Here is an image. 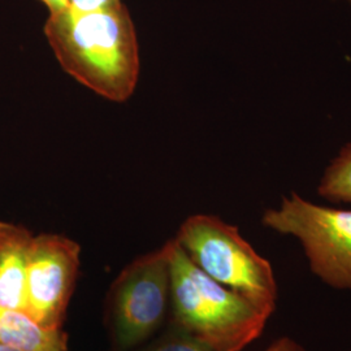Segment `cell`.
Instances as JSON below:
<instances>
[{
  "mask_svg": "<svg viewBox=\"0 0 351 351\" xmlns=\"http://www.w3.org/2000/svg\"><path fill=\"white\" fill-rule=\"evenodd\" d=\"M317 191L328 201L351 203V142L326 168Z\"/></svg>",
  "mask_w": 351,
  "mask_h": 351,
  "instance_id": "obj_9",
  "label": "cell"
},
{
  "mask_svg": "<svg viewBox=\"0 0 351 351\" xmlns=\"http://www.w3.org/2000/svg\"><path fill=\"white\" fill-rule=\"evenodd\" d=\"M68 337L47 329L23 310L0 306V343L21 351H66Z\"/></svg>",
  "mask_w": 351,
  "mask_h": 351,
  "instance_id": "obj_8",
  "label": "cell"
},
{
  "mask_svg": "<svg viewBox=\"0 0 351 351\" xmlns=\"http://www.w3.org/2000/svg\"><path fill=\"white\" fill-rule=\"evenodd\" d=\"M130 351H217L186 330L168 322L158 335Z\"/></svg>",
  "mask_w": 351,
  "mask_h": 351,
  "instance_id": "obj_10",
  "label": "cell"
},
{
  "mask_svg": "<svg viewBox=\"0 0 351 351\" xmlns=\"http://www.w3.org/2000/svg\"><path fill=\"white\" fill-rule=\"evenodd\" d=\"M175 241L207 276L268 314L276 311L278 287L272 264L241 236L237 226L213 215H191L180 226Z\"/></svg>",
  "mask_w": 351,
  "mask_h": 351,
  "instance_id": "obj_3",
  "label": "cell"
},
{
  "mask_svg": "<svg viewBox=\"0 0 351 351\" xmlns=\"http://www.w3.org/2000/svg\"><path fill=\"white\" fill-rule=\"evenodd\" d=\"M47 8L50 14L53 13L62 12L66 8H69V1L68 0H40Z\"/></svg>",
  "mask_w": 351,
  "mask_h": 351,
  "instance_id": "obj_13",
  "label": "cell"
},
{
  "mask_svg": "<svg viewBox=\"0 0 351 351\" xmlns=\"http://www.w3.org/2000/svg\"><path fill=\"white\" fill-rule=\"evenodd\" d=\"M33 233L0 220V306L24 311L26 267Z\"/></svg>",
  "mask_w": 351,
  "mask_h": 351,
  "instance_id": "obj_7",
  "label": "cell"
},
{
  "mask_svg": "<svg viewBox=\"0 0 351 351\" xmlns=\"http://www.w3.org/2000/svg\"><path fill=\"white\" fill-rule=\"evenodd\" d=\"M263 351H307L306 348L297 339L288 336L275 339L267 349Z\"/></svg>",
  "mask_w": 351,
  "mask_h": 351,
  "instance_id": "obj_12",
  "label": "cell"
},
{
  "mask_svg": "<svg viewBox=\"0 0 351 351\" xmlns=\"http://www.w3.org/2000/svg\"><path fill=\"white\" fill-rule=\"evenodd\" d=\"M171 308L168 243L134 259L113 280L104 324L113 351H130L163 329Z\"/></svg>",
  "mask_w": 351,
  "mask_h": 351,
  "instance_id": "obj_4",
  "label": "cell"
},
{
  "mask_svg": "<svg viewBox=\"0 0 351 351\" xmlns=\"http://www.w3.org/2000/svg\"><path fill=\"white\" fill-rule=\"evenodd\" d=\"M0 351H21V350H17V349H13V348H10V346H5V345H3V343H0Z\"/></svg>",
  "mask_w": 351,
  "mask_h": 351,
  "instance_id": "obj_14",
  "label": "cell"
},
{
  "mask_svg": "<svg viewBox=\"0 0 351 351\" xmlns=\"http://www.w3.org/2000/svg\"><path fill=\"white\" fill-rule=\"evenodd\" d=\"M45 34L64 72L81 85L117 103L133 95L141 58L136 27L123 3L101 11L66 8L50 14Z\"/></svg>",
  "mask_w": 351,
  "mask_h": 351,
  "instance_id": "obj_1",
  "label": "cell"
},
{
  "mask_svg": "<svg viewBox=\"0 0 351 351\" xmlns=\"http://www.w3.org/2000/svg\"><path fill=\"white\" fill-rule=\"evenodd\" d=\"M81 246L53 233L33 236L26 267L24 311L38 324L62 330L75 291Z\"/></svg>",
  "mask_w": 351,
  "mask_h": 351,
  "instance_id": "obj_6",
  "label": "cell"
},
{
  "mask_svg": "<svg viewBox=\"0 0 351 351\" xmlns=\"http://www.w3.org/2000/svg\"><path fill=\"white\" fill-rule=\"evenodd\" d=\"M349 1H350V3H351V0H349Z\"/></svg>",
  "mask_w": 351,
  "mask_h": 351,
  "instance_id": "obj_15",
  "label": "cell"
},
{
  "mask_svg": "<svg viewBox=\"0 0 351 351\" xmlns=\"http://www.w3.org/2000/svg\"><path fill=\"white\" fill-rule=\"evenodd\" d=\"M264 226L301 242L310 271L326 285L351 290V210L320 206L293 193L263 215Z\"/></svg>",
  "mask_w": 351,
  "mask_h": 351,
  "instance_id": "obj_5",
  "label": "cell"
},
{
  "mask_svg": "<svg viewBox=\"0 0 351 351\" xmlns=\"http://www.w3.org/2000/svg\"><path fill=\"white\" fill-rule=\"evenodd\" d=\"M167 243L171 264L169 323L217 351H242L259 339L272 315L207 276L175 239Z\"/></svg>",
  "mask_w": 351,
  "mask_h": 351,
  "instance_id": "obj_2",
  "label": "cell"
},
{
  "mask_svg": "<svg viewBox=\"0 0 351 351\" xmlns=\"http://www.w3.org/2000/svg\"><path fill=\"white\" fill-rule=\"evenodd\" d=\"M69 8L77 12H91L112 8L121 4V0H68Z\"/></svg>",
  "mask_w": 351,
  "mask_h": 351,
  "instance_id": "obj_11",
  "label": "cell"
}]
</instances>
